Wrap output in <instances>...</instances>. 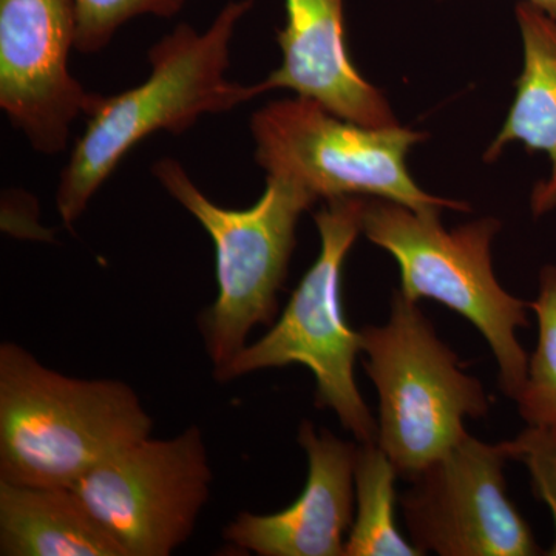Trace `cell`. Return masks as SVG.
Listing matches in <instances>:
<instances>
[{
    "mask_svg": "<svg viewBox=\"0 0 556 556\" xmlns=\"http://www.w3.org/2000/svg\"><path fill=\"white\" fill-rule=\"evenodd\" d=\"M439 2H441V0H439Z\"/></svg>",
    "mask_w": 556,
    "mask_h": 556,
    "instance_id": "cell-19",
    "label": "cell"
},
{
    "mask_svg": "<svg viewBox=\"0 0 556 556\" xmlns=\"http://www.w3.org/2000/svg\"><path fill=\"white\" fill-rule=\"evenodd\" d=\"M211 482L203 433L193 426L135 442L70 489L124 556H169L192 535Z\"/></svg>",
    "mask_w": 556,
    "mask_h": 556,
    "instance_id": "cell-8",
    "label": "cell"
},
{
    "mask_svg": "<svg viewBox=\"0 0 556 556\" xmlns=\"http://www.w3.org/2000/svg\"><path fill=\"white\" fill-rule=\"evenodd\" d=\"M249 127L266 177L295 182L318 201L372 197L419 212L468 211L464 201L426 192L409 174L407 156L426 141L422 131L362 126L300 97L263 105Z\"/></svg>",
    "mask_w": 556,
    "mask_h": 556,
    "instance_id": "cell-7",
    "label": "cell"
},
{
    "mask_svg": "<svg viewBox=\"0 0 556 556\" xmlns=\"http://www.w3.org/2000/svg\"><path fill=\"white\" fill-rule=\"evenodd\" d=\"M188 0H75L78 30L76 50L84 54L100 53L116 33L141 16L172 20Z\"/></svg>",
    "mask_w": 556,
    "mask_h": 556,
    "instance_id": "cell-17",
    "label": "cell"
},
{
    "mask_svg": "<svg viewBox=\"0 0 556 556\" xmlns=\"http://www.w3.org/2000/svg\"><path fill=\"white\" fill-rule=\"evenodd\" d=\"M521 2L535 7L536 10L543 11L544 14L556 21V0H521Z\"/></svg>",
    "mask_w": 556,
    "mask_h": 556,
    "instance_id": "cell-18",
    "label": "cell"
},
{
    "mask_svg": "<svg viewBox=\"0 0 556 556\" xmlns=\"http://www.w3.org/2000/svg\"><path fill=\"white\" fill-rule=\"evenodd\" d=\"M529 308L536 316L538 343L517 401L519 415L527 426L556 433V266L541 269L540 291Z\"/></svg>",
    "mask_w": 556,
    "mask_h": 556,
    "instance_id": "cell-16",
    "label": "cell"
},
{
    "mask_svg": "<svg viewBox=\"0 0 556 556\" xmlns=\"http://www.w3.org/2000/svg\"><path fill=\"white\" fill-rule=\"evenodd\" d=\"M343 0H285L287 22L277 31L280 67L255 84L258 94L291 90L351 123L396 126L390 102L348 56Z\"/></svg>",
    "mask_w": 556,
    "mask_h": 556,
    "instance_id": "cell-12",
    "label": "cell"
},
{
    "mask_svg": "<svg viewBox=\"0 0 556 556\" xmlns=\"http://www.w3.org/2000/svg\"><path fill=\"white\" fill-rule=\"evenodd\" d=\"M364 197L327 200L314 215L320 252L292 292L269 331L243 348L230 362L222 382L260 371L300 365L316 380V405L329 408L361 444L378 442V420L371 415L354 378L362 353L361 332L343 313V266L362 233Z\"/></svg>",
    "mask_w": 556,
    "mask_h": 556,
    "instance_id": "cell-6",
    "label": "cell"
},
{
    "mask_svg": "<svg viewBox=\"0 0 556 556\" xmlns=\"http://www.w3.org/2000/svg\"><path fill=\"white\" fill-rule=\"evenodd\" d=\"M358 332L365 371L378 390V445L409 481L466 437L464 419L485 416L489 399L401 291L393 292L386 325Z\"/></svg>",
    "mask_w": 556,
    "mask_h": 556,
    "instance_id": "cell-5",
    "label": "cell"
},
{
    "mask_svg": "<svg viewBox=\"0 0 556 556\" xmlns=\"http://www.w3.org/2000/svg\"><path fill=\"white\" fill-rule=\"evenodd\" d=\"M255 0H229L206 31L179 24L149 50L144 83L100 97L76 139L56 189V207L70 228L135 146L156 131L178 135L204 115L230 112L260 97L257 87L226 76L237 25Z\"/></svg>",
    "mask_w": 556,
    "mask_h": 556,
    "instance_id": "cell-1",
    "label": "cell"
},
{
    "mask_svg": "<svg viewBox=\"0 0 556 556\" xmlns=\"http://www.w3.org/2000/svg\"><path fill=\"white\" fill-rule=\"evenodd\" d=\"M500 230L492 217L445 229L441 212L380 199L367 200L362 218V233L396 260L402 295L416 303L437 300L473 324L495 354L501 391L517 402L529 368L517 332L530 325L529 303L497 281L492 244Z\"/></svg>",
    "mask_w": 556,
    "mask_h": 556,
    "instance_id": "cell-4",
    "label": "cell"
},
{
    "mask_svg": "<svg viewBox=\"0 0 556 556\" xmlns=\"http://www.w3.org/2000/svg\"><path fill=\"white\" fill-rule=\"evenodd\" d=\"M522 40V70L507 118L484 153L485 163L500 159L511 142L529 152L546 153L551 172L530 197L535 217L556 208V21L529 3L515 7Z\"/></svg>",
    "mask_w": 556,
    "mask_h": 556,
    "instance_id": "cell-13",
    "label": "cell"
},
{
    "mask_svg": "<svg viewBox=\"0 0 556 556\" xmlns=\"http://www.w3.org/2000/svg\"><path fill=\"white\" fill-rule=\"evenodd\" d=\"M152 424L127 383L72 378L17 343L0 345V481L75 485Z\"/></svg>",
    "mask_w": 556,
    "mask_h": 556,
    "instance_id": "cell-2",
    "label": "cell"
},
{
    "mask_svg": "<svg viewBox=\"0 0 556 556\" xmlns=\"http://www.w3.org/2000/svg\"><path fill=\"white\" fill-rule=\"evenodd\" d=\"M152 172L215 247L217 299L201 314L200 331L219 380L248 345L252 328L276 321L277 295L287 281L299 219L318 200L295 182L266 177L257 203L237 211L208 200L177 160H159Z\"/></svg>",
    "mask_w": 556,
    "mask_h": 556,
    "instance_id": "cell-3",
    "label": "cell"
},
{
    "mask_svg": "<svg viewBox=\"0 0 556 556\" xmlns=\"http://www.w3.org/2000/svg\"><path fill=\"white\" fill-rule=\"evenodd\" d=\"M507 442L466 434L409 479L402 497L412 543L441 556L540 555L532 529L507 496Z\"/></svg>",
    "mask_w": 556,
    "mask_h": 556,
    "instance_id": "cell-9",
    "label": "cell"
},
{
    "mask_svg": "<svg viewBox=\"0 0 556 556\" xmlns=\"http://www.w3.org/2000/svg\"><path fill=\"white\" fill-rule=\"evenodd\" d=\"M75 0H0V108L42 155H60L100 93L70 73Z\"/></svg>",
    "mask_w": 556,
    "mask_h": 556,
    "instance_id": "cell-10",
    "label": "cell"
},
{
    "mask_svg": "<svg viewBox=\"0 0 556 556\" xmlns=\"http://www.w3.org/2000/svg\"><path fill=\"white\" fill-rule=\"evenodd\" d=\"M396 468L378 442L357 445L354 486L356 518L348 535L345 556L424 555L401 535L394 521Z\"/></svg>",
    "mask_w": 556,
    "mask_h": 556,
    "instance_id": "cell-15",
    "label": "cell"
},
{
    "mask_svg": "<svg viewBox=\"0 0 556 556\" xmlns=\"http://www.w3.org/2000/svg\"><path fill=\"white\" fill-rule=\"evenodd\" d=\"M0 555L124 556L70 486L0 481Z\"/></svg>",
    "mask_w": 556,
    "mask_h": 556,
    "instance_id": "cell-14",
    "label": "cell"
},
{
    "mask_svg": "<svg viewBox=\"0 0 556 556\" xmlns=\"http://www.w3.org/2000/svg\"><path fill=\"white\" fill-rule=\"evenodd\" d=\"M308 456V481L298 500L277 514L241 511L225 530V541L258 556H345L354 521L357 445L308 420L299 430Z\"/></svg>",
    "mask_w": 556,
    "mask_h": 556,
    "instance_id": "cell-11",
    "label": "cell"
}]
</instances>
